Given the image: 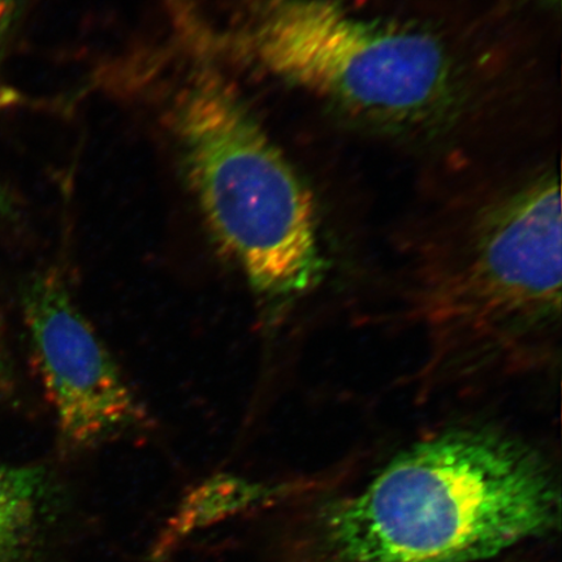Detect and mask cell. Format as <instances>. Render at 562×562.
<instances>
[{"instance_id": "1", "label": "cell", "mask_w": 562, "mask_h": 562, "mask_svg": "<svg viewBox=\"0 0 562 562\" xmlns=\"http://www.w3.org/2000/svg\"><path fill=\"white\" fill-rule=\"evenodd\" d=\"M403 285L405 318L425 344L420 396L543 367L561 316L558 176L448 210L413 241Z\"/></svg>"}, {"instance_id": "2", "label": "cell", "mask_w": 562, "mask_h": 562, "mask_svg": "<svg viewBox=\"0 0 562 562\" xmlns=\"http://www.w3.org/2000/svg\"><path fill=\"white\" fill-rule=\"evenodd\" d=\"M560 517L550 465L521 440L460 428L416 442L333 510L340 562H481Z\"/></svg>"}, {"instance_id": "3", "label": "cell", "mask_w": 562, "mask_h": 562, "mask_svg": "<svg viewBox=\"0 0 562 562\" xmlns=\"http://www.w3.org/2000/svg\"><path fill=\"white\" fill-rule=\"evenodd\" d=\"M182 167L217 248L263 315L280 319L325 278L314 199L226 83L207 74L176 95Z\"/></svg>"}, {"instance_id": "4", "label": "cell", "mask_w": 562, "mask_h": 562, "mask_svg": "<svg viewBox=\"0 0 562 562\" xmlns=\"http://www.w3.org/2000/svg\"><path fill=\"white\" fill-rule=\"evenodd\" d=\"M240 45L267 72L375 121H424L456 89L453 56L434 34L335 0H261Z\"/></svg>"}, {"instance_id": "5", "label": "cell", "mask_w": 562, "mask_h": 562, "mask_svg": "<svg viewBox=\"0 0 562 562\" xmlns=\"http://www.w3.org/2000/svg\"><path fill=\"white\" fill-rule=\"evenodd\" d=\"M35 364L54 407L61 454L147 430L150 416L77 306L59 272L35 273L21 294Z\"/></svg>"}, {"instance_id": "6", "label": "cell", "mask_w": 562, "mask_h": 562, "mask_svg": "<svg viewBox=\"0 0 562 562\" xmlns=\"http://www.w3.org/2000/svg\"><path fill=\"white\" fill-rule=\"evenodd\" d=\"M93 522L53 468L0 461V562H79Z\"/></svg>"}, {"instance_id": "7", "label": "cell", "mask_w": 562, "mask_h": 562, "mask_svg": "<svg viewBox=\"0 0 562 562\" xmlns=\"http://www.w3.org/2000/svg\"><path fill=\"white\" fill-rule=\"evenodd\" d=\"M291 494L285 484L217 473L189 488L154 538L146 562H172L199 533L276 507Z\"/></svg>"}, {"instance_id": "8", "label": "cell", "mask_w": 562, "mask_h": 562, "mask_svg": "<svg viewBox=\"0 0 562 562\" xmlns=\"http://www.w3.org/2000/svg\"><path fill=\"white\" fill-rule=\"evenodd\" d=\"M13 390V372L7 351L2 322H0V398L11 395Z\"/></svg>"}, {"instance_id": "9", "label": "cell", "mask_w": 562, "mask_h": 562, "mask_svg": "<svg viewBox=\"0 0 562 562\" xmlns=\"http://www.w3.org/2000/svg\"><path fill=\"white\" fill-rule=\"evenodd\" d=\"M24 0H0V45L3 46Z\"/></svg>"}, {"instance_id": "10", "label": "cell", "mask_w": 562, "mask_h": 562, "mask_svg": "<svg viewBox=\"0 0 562 562\" xmlns=\"http://www.w3.org/2000/svg\"><path fill=\"white\" fill-rule=\"evenodd\" d=\"M11 209L9 195H7L2 184H0V215L9 213Z\"/></svg>"}, {"instance_id": "11", "label": "cell", "mask_w": 562, "mask_h": 562, "mask_svg": "<svg viewBox=\"0 0 562 562\" xmlns=\"http://www.w3.org/2000/svg\"><path fill=\"white\" fill-rule=\"evenodd\" d=\"M0 48H2V45H0Z\"/></svg>"}]
</instances>
